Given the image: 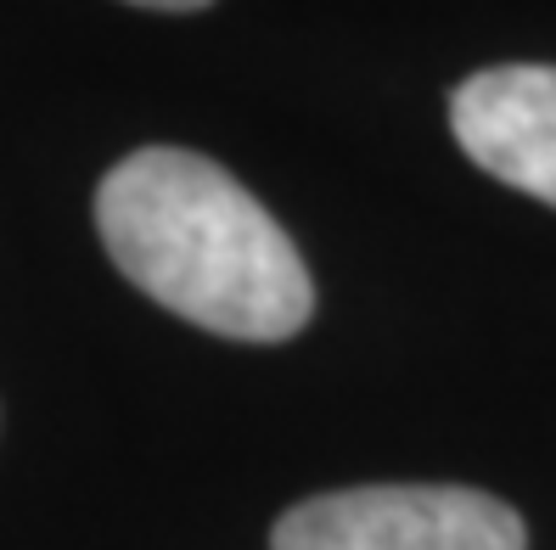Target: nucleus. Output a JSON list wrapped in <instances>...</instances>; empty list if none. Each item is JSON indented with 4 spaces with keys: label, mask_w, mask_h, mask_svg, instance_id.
<instances>
[{
    "label": "nucleus",
    "mask_w": 556,
    "mask_h": 550,
    "mask_svg": "<svg viewBox=\"0 0 556 550\" xmlns=\"http://www.w3.org/2000/svg\"><path fill=\"white\" fill-rule=\"evenodd\" d=\"M96 231L152 304L214 337L287 343L315 309L299 247L203 152L141 146L113 164L96 191Z\"/></svg>",
    "instance_id": "nucleus-1"
},
{
    "label": "nucleus",
    "mask_w": 556,
    "mask_h": 550,
    "mask_svg": "<svg viewBox=\"0 0 556 550\" xmlns=\"http://www.w3.org/2000/svg\"><path fill=\"white\" fill-rule=\"evenodd\" d=\"M270 550H529L522 516L455 483H366L299 500Z\"/></svg>",
    "instance_id": "nucleus-2"
},
{
    "label": "nucleus",
    "mask_w": 556,
    "mask_h": 550,
    "mask_svg": "<svg viewBox=\"0 0 556 550\" xmlns=\"http://www.w3.org/2000/svg\"><path fill=\"white\" fill-rule=\"evenodd\" d=\"M450 129L478 169L556 208V68H483L450 95Z\"/></svg>",
    "instance_id": "nucleus-3"
},
{
    "label": "nucleus",
    "mask_w": 556,
    "mask_h": 550,
    "mask_svg": "<svg viewBox=\"0 0 556 550\" xmlns=\"http://www.w3.org/2000/svg\"><path fill=\"white\" fill-rule=\"evenodd\" d=\"M129 7H147V12H203L208 0H129Z\"/></svg>",
    "instance_id": "nucleus-4"
}]
</instances>
